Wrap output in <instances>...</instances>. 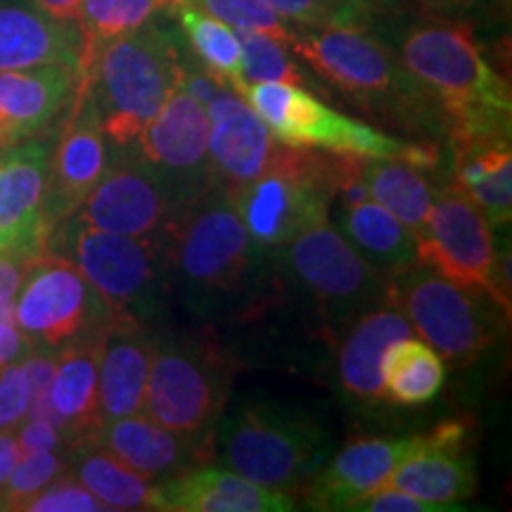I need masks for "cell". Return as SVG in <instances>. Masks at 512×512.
I'll return each instance as SVG.
<instances>
[{
  "instance_id": "cell-1",
  "label": "cell",
  "mask_w": 512,
  "mask_h": 512,
  "mask_svg": "<svg viewBox=\"0 0 512 512\" xmlns=\"http://www.w3.org/2000/svg\"><path fill=\"white\" fill-rule=\"evenodd\" d=\"M290 50L363 112L413 140L444 143L446 124L427 88L396 50L358 27H297Z\"/></svg>"
},
{
  "instance_id": "cell-2",
  "label": "cell",
  "mask_w": 512,
  "mask_h": 512,
  "mask_svg": "<svg viewBox=\"0 0 512 512\" xmlns=\"http://www.w3.org/2000/svg\"><path fill=\"white\" fill-rule=\"evenodd\" d=\"M392 48L437 102L446 143L463 136H510V86L484 57L472 27L427 15L401 24Z\"/></svg>"
},
{
  "instance_id": "cell-3",
  "label": "cell",
  "mask_w": 512,
  "mask_h": 512,
  "mask_svg": "<svg viewBox=\"0 0 512 512\" xmlns=\"http://www.w3.org/2000/svg\"><path fill=\"white\" fill-rule=\"evenodd\" d=\"M183 43L152 17L131 34L102 43L79 60V88L93 102L112 150H128L181 86Z\"/></svg>"
},
{
  "instance_id": "cell-4",
  "label": "cell",
  "mask_w": 512,
  "mask_h": 512,
  "mask_svg": "<svg viewBox=\"0 0 512 512\" xmlns=\"http://www.w3.org/2000/svg\"><path fill=\"white\" fill-rule=\"evenodd\" d=\"M264 254L249 238L238 209L221 183L185 204L169 240V266L195 311L209 313L233 302L256 275Z\"/></svg>"
},
{
  "instance_id": "cell-5",
  "label": "cell",
  "mask_w": 512,
  "mask_h": 512,
  "mask_svg": "<svg viewBox=\"0 0 512 512\" xmlns=\"http://www.w3.org/2000/svg\"><path fill=\"white\" fill-rule=\"evenodd\" d=\"M46 252L72 261L117 316L143 323L157 316L171 275L169 245L107 233L69 216L50 230Z\"/></svg>"
},
{
  "instance_id": "cell-6",
  "label": "cell",
  "mask_w": 512,
  "mask_h": 512,
  "mask_svg": "<svg viewBox=\"0 0 512 512\" xmlns=\"http://www.w3.org/2000/svg\"><path fill=\"white\" fill-rule=\"evenodd\" d=\"M330 162L328 150L278 145L264 174L228 190L249 238L264 252L330 219Z\"/></svg>"
},
{
  "instance_id": "cell-7",
  "label": "cell",
  "mask_w": 512,
  "mask_h": 512,
  "mask_svg": "<svg viewBox=\"0 0 512 512\" xmlns=\"http://www.w3.org/2000/svg\"><path fill=\"white\" fill-rule=\"evenodd\" d=\"M387 302L408 318L422 342L451 363L482 356L496 342L505 313L489 294L453 283L420 261L389 275Z\"/></svg>"
},
{
  "instance_id": "cell-8",
  "label": "cell",
  "mask_w": 512,
  "mask_h": 512,
  "mask_svg": "<svg viewBox=\"0 0 512 512\" xmlns=\"http://www.w3.org/2000/svg\"><path fill=\"white\" fill-rule=\"evenodd\" d=\"M325 434L316 422L292 408L254 403L221 425L226 465L249 482L283 491L309 477L320 463Z\"/></svg>"
},
{
  "instance_id": "cell-9",
  "label": "cell",
  "mask_w": 512,
  "mask_h": 512,
  "mask_svg": "<svg viewBox=\"0 0 512 512\" xmlns=\"http://www.w3.org/2000/svg\"><path fill=\"white\" fill-rule=\"evenodd\" d=\"M240 95L280 145L368 159H403L406 155L408 140L332 110L299 83H247Z\"/></svg>"
},
{
  "instance_id": "cell-10",
  "label": "cell",
  "mask_w": 512,
  "mask_h": 512,
  "mask_svg": "<svg viewBox=\"0 0 512 512\" xmlns=\"http://www.w3.org/2000/svg\"><path fill=\"white\" fill-rule=\"evenodd\" d=\"M230 363L216 347L188 339L155 342L143 413L178 434L214 427L230 392Z\"/></svg>"
},
{
  "instance_id": "cell-11",
  "label": "cell",
  "mask_w": 512,
  "mask_h": 512,
  "mask_svg": "<svg viewBox=\"0 0 512 512\" xmlns=\"http://www.w3.org/2000/svg\"><path fill=\"white\" fill-rule=\"evenodd\" d=\"M114 316L72 261L50 252L29 261L15 297V325L34 347L62 349L100 332Z\"/></svg>"
},
{
  "instance_id": "cell-12",
  "label": "cell",
  "mask_w": 512,
  "mask_h": 512,
  "mask_svg": "<svg viewBox=\"0 0 512 512\" xmlns=\"http://www.w3.org/2000/svg\"><path fill=\"white\" fill-rule=\"evenodd\" d=\"M280 268L330 316H354L387 302V275L373 268L330 221L275 249Z\"/></svg>"
},
{
  "instance_id": "cell-13",
  "label": "cell",
  "mask_w": 512,
  "mask_h": 512,
  "mask_svg": "<svg viewBox=\"0 0 512 512\" xmlns=\"http://www.w3.org/2000/svg\"><path fill=\"white\" fill-rule=\"evenodd\" d=\"M489 221L453 183L434 188L425 235L418 240V261L470 290L489 294L510 316V290L503 285L501 264Z\"/></svg>"
},
{
  "instance_id": "cell-14",
  "label": "cell",
  "mask_w": 512,
  "mask_h": 512,
  "mask_svg": "<svg viewBox=\"0 0 512 512\" xmlns=\"http://www.w3.org/2000/svg\"><path fill=\"white\" fill-rule=\"evenodd\" d=\"M181 214L169 188L133 147L114 150L105 176L83 200L72 219L107 233L169 245Z\"/></svg>"
},
{
  "instance_id": "cell-15",
  "label": "cell",
  "mask_w": 512,
  "mask_h": 512,
  "mask_svg": "<svg viewBox=\"0 0 512 512\" xmlns=\"http://www.w3.org/2000/svg\"><path fill=\"white\" fill-rule=\"evenodd\" d=\"M465 439L467 427L453 420L411 437L358 439L313 477L306 503L313 510H349L358 498L387 486L406 460L432 448H465Z\"/></svg>"
},
{
  "instance_id": "cell-16",
  "label": "cell",
  "mask_w": 512,
  "mask_h": 512,
  "mask_svg": "<svg viewBox=\"0 0 512 512\" xmlns=\"http://www.w3.org/2000/svg\"><path fill=\"white\" fill-rule=\"evenodd\" d=\"M207 136L209 121L204 105L178 86L133 145L138 157L162 178L181 209L216 183Z\"/></svg>"
},
{
  "instance_id": "cell-17",
  "label": "cell",
  "mask_w": 512,
  "mask_h": 512,
  "mask_svg": "<svg viewBox=\"0 0 512 512\" xmlns=\"http://www.w3.org/2000/svg\"><path fill=\"white\" fill-rule=\"evenodd\" d=\"M53 140L34 138L0 157V256L36 259L46 252V181Z\"/></svg>"
},
{
  "instance_id": "cell-18",
  "label": "cell",
  "mask_w": 512,
  "mask_h": 512,
  "mask_svg": "<svg viewBox=\"0 0 512 512\" xmlns=\"http://www.w3.org/2000/svg\"><path fill=\"white\" fill-rule=\"evenodd\" d=\"M110 164V143L102 133L98 114L88 95H76L53 143L46 181V221L50 230L69 219L91 195Z\"/></svg>"
},
{
  "instance_id": "cell-19",
  "label": "cell",
  "mask_w": 512,
  "mask_h": 512,
  "mask_svg": "<svg viewBox=\"0 0 512 512\" xmlns=\"http://www.w3.org/2000/svg\"><path fill=\"white\" fill-rule=\"evenodd\" d=\"M76 88L79 69L69 64L0 72V150L46 136L67 114Z\"/></svg>"
},
{
  "instance_id": "cell-20",
  "label": "cell",
  "mask_w": 512,
  "mask_h": 512,
  "mask_svg": "<svg viewBox=\"0 0 512 512\" xmlns=\"http://www.w3.org/2000/svg\"><path fill=\"white\" fill-rule=\"evenodd\" d=\"M209 121V162L216 183L235 190L259 178L273 162L275 143L264 121L233 88L211 98L204 105Z\"/></svg>"
},
{
  "instance_id": "cell-21",
  "label": "cell",
  "mask_w": 512,
  "mask_h": 512,
  "mask_svg": "<svg viewBox=\"0 0 512 512\" xmlns=\"http://www.w3.org/2000/svg\"><path fill=\"white\" fill-rule=\"evenodd\" d=\"M285 491L266 489L233 470L195 467L155 482L152 510L164 512H290Z\"/></svg>"
},
{
  "instance_id": "cell-22",
  "label": "cell",
  "mask_w": 512,
  "mask_h": 512,
  "mask_svg": "<svg viewBox=\"0 0 512 512\" xmlns=\"http://www.w3.org/2000/svg\"><path fill=\"white\" fill-rule=\"evenodd\" d=\"M155 337L143 320L114 316L102 328L98 361V422L143 411ZM98 425V427H100Z\"/></svg>"
},
{
  "instance_id": "cell-23",
  "label": "cell",
  "mask_w": 512,
  "mask_h": 512,
  "mask_svg": "<svg viewBox=\"0 0 512 512\" xmlns=\"http://www.w3.org/2000/svg\"><path fill=\"white\" fill-rule=\"evenodd\" d=\"M415 335L408 318L394 304L384 302L363 311L344 337L337 356V377L351 399L382 403V358L396 339Z\"/></svg>"
},
{
  "instance_id": "cell-24",
  "label": "cell",
  "mask_w": 512,
  "mask_h": 512,
  "mask_svg": "<svg viewBox=\"0 0 512 512\" xmlns=\"http://www.w3.org/2000/svg\"><path fill=\"white\" fill-rule=\"evenodd\" d=\"M81 34L76 22L55 19L36 5L0 3V72L69 64L79 69Z\"/></svg>"
},
{
  "instance_id": "cell-25",
  "label": "cell",
  "mask_w": 512,
  "mask_h": 512,
  "mask_svg": "<svg viewBox=\"0 0 512 512\" xmlns=\"http://www.w3.org/2000/svg\"><path fill=\"white\" fill-rule=\"evenodd\" d=\"M453 155V185L482 211L491 228L512 216L510 136H463L448 140Z\"/></svg>"
},
{
  "instance_id": "cell-26",
  "label": "cell",
  "mask_w": 512,
  "mask_h": 512,
  "mask_svg": "<svg viewBox=\"0 0 512 512\" xmlns=\"http://www.w3.org/2000/svg\"><path fill=\"white\" fill-rule=\"evenodd\" d=\"M86 439L95 441L150 482H162V479L185 470L197 446V437L169 430V427L147 418L143 411L102 422Z\"/></svg>"
},
{
  "instance_id": "cell-27",
  "label": "cell",
  "mask_w": 512,
  "mask_h": 512,
  "mask_svg": "<svg viewBox=\"0 0 512 512\" xmlns=\"http://www.w3.org/2000/svg\"><path fill=\"white\" fill-rule=\"evenodd\" d=\"M100 332L83 335L64 344L57 351V361L50 380L48 399L62 432L76 441L91 437L98 430V361H100Z\"/></svg>"
},
{
  "instance_id": "cell-28",
  "label": "cell",
  "mask_w": 512,
  "mask_h": 512,
  "mask_svg": "<svg viewBox=\"0 0 512 512\" xmlns=\"http://www.w3.org/2000/svg\"><path fill=\"white\" fill-rule=\"evenodd\" d=\"M335 219L349 245L387 278L418 264L413 230L375 200L337 209Z\"/></svg>"
},
{
  "instance_id": "cell-29",
  "label": "cell",
  "mask_w": 512,
  "mask_h": 512,
  "mask_svg": "<svg viewBox=\"0 0 512 512\" xmlns=\"http://www.w3.org/2000/svg\"><path fill=\"white\" fill-rule=\"evenodd\" d=\"M465 448H432L406 460L389 479V486L408 491L427 503L460 510L463 503L477 491V470Z\"/></svg>"
},
{
  "instance_id": "cell-30",
  "label": "cell",
  "mask_w": 512,
  "mask_h": 512,
  "mask_svg": "<svg viewBox=\"0 0 512 512\" xmlns=\"http://www.w3.org/2000/svg\"><path fill=\"white\" fill-rule=\"evenodd\" d=\"M67 470L98 501L105 503L107 510H152L155 482L138 475L91 439H81L69 446Z\"/></svg>"
},
{
  "instance_id": "cell-31",
  "label": "cell",
  "mask_w": 512,
  "mask_h": 512,
  "mask_svg": "<svg viewBox=\"0 0 512 512\" xmlns=\"http://www.w3.org/2000/svg\"><path fill=\"white\" fill-rule=\"evenodd\" d=\"M446 382L444 358L422 339L401 337L384 351V401L392 406H425Z\"/></svg>"
},
{
  "instance_id": "cell-32",
  "label": "cell",
  "mask_w": 512,
  "mask_h": 512,
  "mask_svg": "<svg viewBox=\"0 0 512 512\" xmlns=\"http://www.w3.org/2000/svg\"><path fill=\"white\" fill-rule=\"evenodd\" d=\"M363 178L370 197L406 223L415 240H420L427 230L434 202V188L425 171L415 169L403 159H366Z\"/></svg>"
},
{
  "instance_id": "cell-33",
  "label": "cell",
  "mask_w": 512,
  "mask_h": 512,
  "mask_svg": "<svg viewBox=\"0 0 512 512\" xmlns=\"http://www.w3.org/2000/svg\"><path fill=\"white\" fill-rule=\"evenodd\" d=\"M171 10L176 12L185 41H188L197 62L216 79H221L226 86L240 93L245 88V79H242V50L235 29H230L221 19L207 15L195 5L178 3Z\"/></svg>"
},
{
  "instance_id": "cell-34",
  "label": "cell",
  "mask_w": 512,
  "mask_h": 512,
  "mask_svg": "<svg viewBox=\"0 0 512 512\" xmlns=\"http://www.w3.org/2000/svg\"><path fill=\"white\" fill-rule=\"evenodd\" d=\"M178 3L181 0H81L74 17L81 34V57L112 38L140 29Z\"/></svg>"
},
{
  "instance_id": "cell-35",
  "label": "cell",
  "mask_w": 512,
  "mask_h": 512,
  "mask_svg": "<svg viewBox=\"0 0 512 512\" xmlns=\"http://www.w3.org/2000/svg\"><path fill=\"white\" fill-rule=\"evenodd\" d=\"M292 27L373 29L387 17L389 0H266Z\"/></svg>"
},
{
  "instance_id": "cell-36",
  "label": "cell",
  "mask_w": 512,
  "mask_h": 512,
  "mask_svg": "<svg viewBox=\"0 0 512 512\" xmlns=\"http://www.w3.org/2000/svg\"><path fill=\"white\" fill-rule=\"evenodd\" d=\"M242 50V79L247 83L285 81L304 86L306 76L292 60L290 46L264 31L235 29Z\"/></svg>"
},
{
  "instance_id": "cell-37",
  "label": "cell",
  "mask_w": 512,
  "mask_h": 512,
  "mask_svg": "<svg viewBox=\"0 0 512 512\" xmlns=\"http://www.w3.org/2000/svg\"><path fill=\"white\" fill-rule=\"evenodd\" d=\"M69 446L60 451H43L22 456L12 467L10 477L0 486V510H22V505L46 489L55 477L67 472Z\"/></svg>"
},
{
  "instance_id": "cell-38",
  "label": "cell",
  "mask_w": 512,
  "mask_h": 512,
  "mask_svg": "<svg viewBox=\"0 0 512 512\" xmlns=\"http://www.w3.org/2000/svg\"><path fill=\"white\" fill-rule=\"evenodd\" d=\"M181 3L195 5L207 15L221 19L230 29H252L264 31L268 36L280 38L290 46L294 27L285 22L266 0H181Z\"/></svg>"
},
{
  "instance_id": "cell-39",
  "label": "cell",
  "mask_w": 512,
  "mask_h": 512,
  "mask_svg": "<svg viewBox=\"0 0 512 512\" xmlns=\"http://www.w3.org/2000/svg\"><path fill=\"white\" fill-rule=\"evenodd\" d=\"M24 512H105L107 505L98 501L72 472H62L46 489L31 496L22 505Z\"/></svg>"
},
{
  "instance_id": "cell-40",
  "label": "cell",
  "mask_w": 512,
  "mask_h": 512,
  "mask_svg": "<svg viewBox=\"0 0 512 512\" xmlns=\"http://www.w3.org/2000/svg\"><path fill=\"white\" fill-rule=\"evenodd\" d=\"M354 512H444L448 508L437 503H427L415 498L408 491L396 489V486H382V489L366 494L349 505Z\"/></svg>"
},
{
  "instance_id": "cell-41",
  "label": "cell",
  "mask_w": 512,
  "mask_h": 512,
  "mask_svg": "<svg viewBox=\"0 0 512 512\" xmlns=\"http://www.w3.org/2000/svg\"><path fill=\"white\" fill-rule=\"evenodd\" d=\"M15 439L19 446V458L31 456V453L60 451V448L72 446V441L64 437L60 427L50 425L46 420H31V418H27L17 427Z\"/></svg>"
},
{
  "instance_id": "cell-42",
  "label": "cell",
  "mask_w": 512,
  "mask_h": 512,
  "mask_svg": "<svg viewBox=\"0 0 512 512\" xmlns=\"http://www.w3.org/2000/svg\"><path fill=\"white\" fill-rule=\"evenodd\" d=\"M31 349H34V344L19 332L12 320H0V368L22 361Z\"/></svg>"
},
{
  "instance_id": "cell-43",
  "label": "cell",
  "mask_w": 512,
  "mask_h": 512,
  "mask_svg": "<svg viewBox=\"0 0 512 512\" xmlns=\"http://www.w3.org/2000/svg\"><path fill=\"white\" fill-rule=\"evenodd\" d=\"M27 266H29L27 259L0 256V306L15 304L17 290H19V285H22V278H24V271H27Z\"/></svg>"
},
{
  "instance_id": "cell-44",
  "label": "cell",
  "mask_w": 512,
  "mask_h": 512,
  "mask_svg": "<svg viewBox=\"0 0 512 512\" xmlns=\"http://www.w3.org/2000/svg\"><path fill=\"white\" fill-rule=\"evenodd\" d=\"M411 3L420 12H425V15L446 17V15H453V12L472 8L477 0H411Z\"/></svg>"
},
{
  "instance_id": "cell-45",
  "label": "cell",
  "mask_w": 512,
  "mask_h": 512,
  "mask_svg": "<svg viewBox=\"0 0 512 512\" xmlns=\"http://www.w3.org/2000/svg\"><path fill=\"white\" fill-rule=\"evenodd\" d=\"M19 460V446L12 432H0V486L10 477L12 467Z\"/></svg>"
},
{
  "instance_id": "cell-46",
  "label": "cell",
  "mask_w": 512,
  "mask_h": 512,
  "mask_svg": "<svg viewBox=\"0 0 512 512\" xmlns=\"http://www.w3.org/2000/svg\"><path fill=\"white\" fill-rule=\"evenodd\" d=\"M36 8L48 12L50 17L55 19H69V22H74L76 17V10H79L81 0H34Z\"/></svg>"
},
{
  "instance_id": "cell-47",
  "label": "cell",
  "mask_w": 512,
  "mask_h": 512,
  "mask_svg": "<svg viewBox=\"0 0 512 512\" xmlns=\"http://www.w3.org/2000/svg\"><path fill=\"white\" fill-rule=\"evenodd\" d=\"M501 3L505 5V8H510V0H501Z\"/></svg>"
}]
</instances>
